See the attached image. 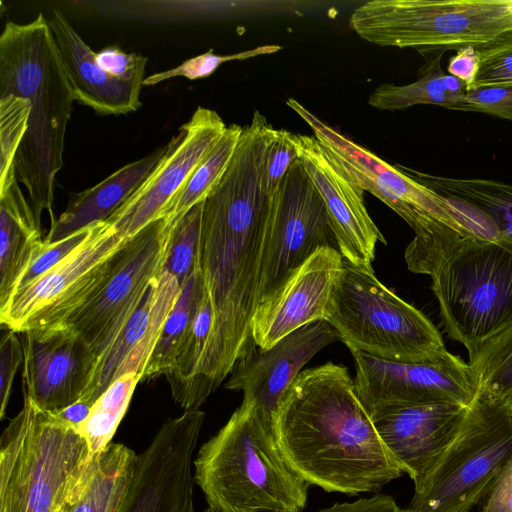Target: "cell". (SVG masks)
<instances>
[{"label": "cell", "instance_id": "6da1fadb", "mask_svg": "<svg viewBox=\"0 0 512 512\" xmlns=\"http://www.w3.org/2000/svg\"><path fill=\"white\" fill-rule=\"evenodd\" d=\"M271 130L264 116H253L204 200L197 265L212 325L184 410L199 409L253 342L251 320L260 304L273 214L274 197L263 182Z\"/></svg>", "mask_w": 512, "mask_h": 512}, {"label": "cell", "instance_id": "7a4b0ae2", "mask_svg": "<svg viewBox=\"0 0 512 512\" xmlns=\"http://www.w3.org/2000/svg\"><path fill=\"white\" fill-rule=\"evenodd\" d=\"M272 429L288 466L327 492H377L404 474L342 365L300 372L279 401Z\"/></svg>", "mask_w": 512, "mask_h": 512}, {"label": "cell", "instance_id": "3957f363", "mask_svg": "<svg viewBox=\"0 0 512 512\" xmlns=\"http://www.w3.org/2000/svg\"><path fill=\"white\" fill-rule=\"evenodd\" d=\"M30 101L27 131L14 160L38 221L52 213L55 177L63 166L67 123L74 101L50 26L42 13L31 22H6L0 36V97Z\"/></svg>", "mask_w": 512, "mask_h": 512}, {"label": "cell", "instance_id": "277c9868", "mask_svg": "<svg viewBox=\"0 0 512 512\" xmlns=\"http://www.w3.org/2000/svg\"><path fill=\"white\" fill-rule=\"evenodd\" d=\"M286 104L311 127L314 137L356 185L413 229L415 236L404 255L411 272L429 275L466 239L497 240L491 225L470 205L419 183L323 123L295 99L289 98Z\"/></svg>", "mask_w": 512, "mask_h": 512}, {"label": "cell", "instance_id": "5b68a950", "mask_svg": "<svg viewBox=\"0 0 512 512\" xmlns=\"http://www.w3.org/2000/svg\"><path fill=\"white\" fill-rule=\"evenodd\" d=\"M194 481L219 512H302L309 484L284 460L272 425L250 401L198 450Z\"/></svg>", "mask_w": 512, "mask_h": 512}, {"label": "cell", "instance_id": "8992f818", "mask_svg": "<svg viewBox=\"0 0 512 512\" xmlns=\"http://www.w3.org/2000/svg\"><path fill=\"white\" fill-rule=\"evenodd\" d=\"M94 462L75 428L24 398L0 438V512H69Z\"/></svg>", "mask_w": 512, "mask_h": 512}, {"label": "cell", "instance_id": "52a82bcc", "mask_svg": "<svg viewBox=\"0 0 512 512\" xmlns=\"http://www.w3.org/2000/svg\"><path fill=\"white\" fill-rule=\"evenodd\" d=\"M350 351L398 362H416L444 351L436 326L382 284L373 269L343 258L325 318Z\"/></svg>", "mask_w": 512, "mask_h": 512}, {"label": "cell", "instance_id": "ba28073f", "mask_svg": "<svg viewBox=\"0 0 512 512\" xmlns=\"http://www.w3.org/2000/svg\"><path fill=\"white\" fill-rule=\"evenodd\" d=\"M447 336L473 352L512 325V242L470 238L430 275Z\"/></svg>", "mask_w": 512, "mask_h": 512}, {"label": "cell", "instance_id": "9c48e42d", "mask_svg": "<svg viewBox=\"0 0 512 512\" xmlns=\"http://www.w3.org/2000/svg\"><path fill=\"white\" fill-rule=\"evenodd\" d=\"M349 24L382 47L458 50L512 29V0H372L351 13Z\"/></svg>", "mask_w": 512, "mask_h": 512}, {"label": "cell", "instance_id": "30bf717a", "mask_svg": "<svg viewBox=\"0 0 512 512\" xmlns=\"http://www.w3.org/2000/svg\"><path fill=\"white\" fill-rule=\"evenodd\" d=\"M512 459V408L482 394L455 439L418 486L407 512H470L490 493Z\"/></svg>", "mask_w": 512, "mask_h": 512}, {"label": "cell", "instance_id": "8fae6325", "mask_svg": "<svg viewBox=\"0 0 512 512\" xmlns=\"http://www.w3.org/2000/svg\"><path fill=\"white\" fill-rule=\"evenodd\" d=\"M125 239L105 221L69 256L0 309V323L17 333L60 325L89 302L110 277Z\"/></svg>", "mask_w": 512, "mask_h": 512}, {"label": "cell", "instance_id": "7c38bea8", "mask_svg": "<svg viewBox=\"0 0 512 512\" xmlns=\"http://www.w3.org/2000/svg\"><path fill=\"white\" fill-rule=\"evenodd\" d=\"M173 225L159 218L126 239L99 292L60 325L78 335L96 360L116 339L162 271Z\"/></svg>", "mask_w": 512, "mask_h": 512}, {"label": "cell", "instance_id": "4fadbf2b", "mask_svg": "<svg viewBox=\"0 0 512 512\" xmlns=\"http://www.w3.org/2000/svg\"><path fill=\"white\" fill-rule=\"evenodd\" d=\"M356 393L367 412L376 408L452 402L470 406L478 382L468 363L447 349L425 360L398 362L351 351Z\"/></svg>", "mask_w": 512, "mask_h": 512}, {"label": "cell", "instance_id": "5bb4252c", "mask_svg": "<svg viewBox=\"0 0 512 512\" xmlns=\"http://www.w3.org/2000/svg\"><path fill=\"white\" fill-rule=\"evenodd\" d=\"M205 414L185 410L167 419L136 456L122 512H196L194 452Z\"/></svg>", "mask_w": 512, "mask_h": 512}, {"label": "cell", "instance_id": "9a60e30c", "mask_svg": "<svg viewBox=\"0 0 512 512\" xmlns=\"http://www.w3.org/2000/svg\"><path fill=\"white\" fill-rule=\"evenodd\" d=\"M328 246L338 249L326 206L297 159L274 195L260 303L319 248Z\"/></svg>", "mask_w": 512, "mask_h": 512}, {"label": "cell", "instance_id": "2e32d148", "mask_svg": "<svg viewBox=\"0 0 512 512\" xmlns=\"http://www.w3.org/2000/svg\"><path fill=\"white\" fill-rule=\"evenodd\" d=\"M226 128L216 111L197 107L189 121L166 145L164 155L149 177L105 222L126 240L162 218L168 204L214 148Z\"/></svg>", "mask_w": 512, "mask_h": 512}, {"label": "cell", "instance_id": "e0dca14e", "mask_svg": "<svg viewBox=\"0 0 512 512\" xmlns=\"http://www.w3.org/2000/svg\"><path fill=\"white\" fill-rule=\"evenodd\" d=\"M468 408L452 402H431L386 406L368 413L382 442L416 487L457 436Z\"/></svg>", "mask_w": 512, "mask_h": 512}, {"label": "cell", "instance_id": "ac0fdd59", "mask_svg": "<svg viewBox=\"0 0 512 512\" xmlns=\"http://www.w3.org/2000/svg\"><path fill=\"white\" fill-rule=\"evenodd\" d=\"M23 346L24 398L55 412L80 399L96 358L86 343L66 328L18 333Z\"/></svg>", "mask_w": 512, "mask_h": 512}, {"label": "cell", "instance_id": "d6986e66", "mask_svg": "<svg viewBox=\"0 0 512 512\" xmlns=\"http://www.w3.org/2000/svg\"><path fill=\"white\" fill-rule=\"evenodd\" d=\"M293 138L298 160L326 206L339 252L349 262L373 269L375 246L386 240L367 212L364 191L314 136L293 134Z\"/></svg>", "mask_w": 512, "mask_h": 512}, {"label": "cell", "instance_id": "ffe728a7", "mask_svg": "<svg viewBox=\"0 0 512 512\" xmlns=\"http://www.w3.org/2000/svg\"><path fill=\"white\" fill-rule=\"evenodd\" d=\"M343 256L335 247L319 248L282 286L257 307L251 320L255 345L268 349L290 333L327 315Z\"/></svg>", "mask_w": 512, "mask_h": 512}, {"label": "cell", "instance_id": "44dd1931", "mask_svg": "<svg viewBox=\"0 0 512 512\" xmlns=\"http://www.w3.org/2000/svg\"><path fill=\"white\" fill-rule=\"evenodd\" d=\"M340 340L327 321L306 325L282 338L268 349L250 344L236 362L225 387L242 391L243 400L252 402L272 425L273 414L301 368L321 349Z\"/></svg>", "mask_w": 512, "mask_h": 512}, {"label": "cell", "instance_id": "7402d4cb", "mask_svg": "<svg viewBox=\"0 0 512 512\" xmlns=\"http://www.w3.org/2000/svg\"><path fill=\"white\" fill-rule=\"evenodd\" d=\"M180 289L177 279L162 270L116 339L97 358L79 400L93 405L124 374L137 373L141 378Z\"/></svg>", "mask_w": 512, "mask_h": 512}, {"label": "cell", "instance_id": "603a6c76", "mask_svg": "<svg viewBox=\"0 0 512 512\" xmlns=\"http://www.w3.org/2000/svg\"><path fill=\"white\" fill-rule=\"evenodd\" d=\"M74 100L102 115H121L141 107L139 83L121 81L96 62V53L64 15L54 10L49 20Z\"/></svg>", "mask_w": 512, "mask_h": 512}, {"label": "cell", "instance_id": "cb8c5ba5", "mask_svg": "<svg viewBox=\"0 0 512 512\" xmlns=\"http://www.w3.org/2000/svg\"><path fill=\"white\" fill-rule=\"evenodd\" d=\"M167 146L119 168L95 186L71 193L66 210L56 219L51 213V227L45 244L58 242L82 229L106 221L149 177Z\"/></svg>", "mask_w": 512, "mask_h": 512}, {"label": "cell", "instance_id": "d4e9b609", "mask_svg": "<svg viewBox=\"0 0 512 512\" xmlns=\"http://www.w3.org/2000/svg\"><path fill=\"white\" fill-rule=\"evenodd\" d=\"M40 221L12 171L0 184V309L44 245Z\"/></svg>", "mask_w": 512, "mask_h": 512}, {"label": "cell", "instance_id": "484cf974", "mask_svg": "<svg viewBox=\"0 0 512 512\" xmlns=\"http://www.w3.org/2000/svg\"><path fill=\"white\" fill-rule=\"evenodd\" d=\"M397 167L434 192L473 206L491 221L499 238L512 242V184L482 178L436 176L398 164Z\"/></svg>", "mask_w": 512, "mask_h": 512}, {"label": "cell", "instance_id": "4316f807", "mask_svg": "<svg viewBox=\"0 0 512 512\" xmlns=\"http://www.w3.org/2000/svg\"><path fill=\"white\" fill-rule=\"evenodd\" d=\"M443 53H438L421 68L415 82L401 86L387 83L377 87L369 96V105L390 112L419 104L453 110L466 94L467 86L442 70L440 62Z\"/></svg>", "mask_w": 512, "mask_h": 512}, {"label": "cell", "instance_id": "83f0119b", "mask_svg": "<svg viewBox=\"0 0 512 512\" xmlns=\"http://www.w3.org/2000/svg\"><path fill=\"white\" fill-rule=\"evenodd\" d=\"M137 454L111 442L95 455L93 474L82 498L70 512H120L133 475Z\"/></svg>", "mask_w": 512, "mask_h": 512}, {"label": "cell", "instance_id": "f1b7e54d", "mask_svg": "<svg viewBox=\"0 0 512 512\" xmlns=\"http://www.w3.org/2000/svg\"><path fill=\"white\" fill-rule=\"evenodd\" d=\"M203 294V282L197 267L181 286L178 298L144 367L141 381L166 376L172 370L192 328Z\"/></svg>", "mask_w": 512, "mask_h": 512}, {"label": "cell", "instance_id": "f546056e", "mask_svg": "<svg viewBox=\"0 0 512 512\" xmlns=\"http://www.w3.org/2000/svg\"><path fill=\"white\" fill-rule=\"evenodd\" d=\"M243 127L227 126L223 135L193 171L164 210L162 217L174 225L188 210L204 201L222 179L235 153Z\"/></svg>", "mask_w": 512, "mask_h": 512}, {"label": "cell", "instance_id": "4dcf8cb0", "mask_svg": "<svg viewBox=\"0 0 512 512\" xmlns=\"http://www.w3.org/2000/svg\"><path fill=\"white\" fill-rule=\"evenodd\" d=\"M468 364L476 376L478 393L512 408V325L468 353Z\"/></svg>", "mask_w": 512, "mask_h": 512}, {"label": "cell", "instance_id": "1f68e13d", "mask_svg": "<svg viewBox=\"0 0 512 512\" xmlns=\"http://www.w3.org/2000/svg\"><path fill=\"white\" fill-rule=\"evenodd\" d=\"M140 380L137 373L124 374L94 402L88 418L77 430L86 440L92 456L111 443Z\"/></svg>", "mask_w": 512, "mask_h": 512}, {"label": "cell", "instance_id": "d6a6232c", "mask_svg": "<svg viewBox=\"0 0 512 512\" xmlns=\"http://www.w3.org/2000/svg\"><path fill=\"white\" fill-rule=\"evenodd\" d=\"M212 308L205 294L172 370L166 375L174 401L183 408L211 330Z\"/></svg>", "mask_w": 512, "mask_h": 512}, {"label": "cell", "instance_id": "836d02e7", "mask_svg": "<svg viewBox=\"0 0 512 512\" xmlns=\"http://www.w3.org/2000/svg\"><path fill=\"white\" fill-rule=\"evenodd\" d=\"M204 201L188 210L173 225L162 270L182 286L197 269Z\"/></svg>", "mask_w": 512, "mask_h": 512}, {"label": "cell", "instance_id": "e575fe53", "mask_svg": "<svg viewBox=\"0 0 512 512\" xmlns=\"http://www.w3.org/2000/svg\"><path fill=\"white\" fill-rule=\"evenodd\" d=\"M30 109L26 98L0 97V184L14 171L15 156L27 131Z\"/></svg>", "mask_w": 512, "mask_h": 512}, {"label": "cell", "instance_id": "d590c367", "mask_svg": "<svg viewBox=\"0 0 512 512\" xmlns=\"http://www.w3.org/2000/svg\"><path fill=\"white\" fill-rule=\"evenodd\" d=\"M476 48L480 64L471 89L487 86L512 87V29Z\"/></svg>", "mask_w": 512, "mask_h": 512}, {"label": "cell", "instance_id": "8d00e7d4", "mask_svg": "<svg viewBox=\"0 0 512 512\" xmlns=\"http://www.w3.org/2000/svg\"><path fill=\"white\" fill-rule=\"evenodd\" d=\"M281 49L279 45H264L231 55H216L212 50L187 59L179 66L146 77L143 86H152L164 80L183 76L189 80H197L210 76L223 63L232 60H244L259 55L272 54Z\"/></svg>", "mask_w": 512, "mask_h": 512}, {"label": "cell", "instance_id": "74e56055", "mask_svg": "<svg viewBox=\"0 0 512 512\" xmlns=\"http://www.w3.org/2000/svg\"><path fill=\"white\" fill-rule=\"evenodd\" d=\"M297 159L293 133L273 128L263 159V182L270 197H274L288 169Z\"/></svg>", "mask_w": 512, "mask_h": 512}, {"label": "cell", "instance_id": "f35d334b", "mask_svg": "<svg viewBox=\"0 0 512 512\" xmlns=\"http://www.w3.org/2000/svg\"><path fill=\"white\" fill-rule=\"evenodd\" d=\"M95 225V224H94ZM82 229L58 242L43 245L20 277L15 292L32 284L77 249L91 234L93 226ZM14 292V293H15ZM12 297V296H11Z\"/></svg>", "mask_w": 512, "mask_h": 512}, {"label": "cell", "instance_id": "ab89813d", "mask_svg": "<svg viewBox=\"0 0 512 512\" xmlns=\"http://www.w3.org/2000/svg\"><path fill=\"white\" fill-rule=\"evenodd\" d=\"M453 110L478 112L512 121V87L487 86L471 89Z\"/></svg>", "mask_w": 512, "mask_h": 512}, {"label": "cell", "instance_id": "60d3db41", "mask_svg": "<svg viewBox=\"0 0 512 512\" xmlns=\"http://www.w3.org/2000/svg\"><path fill=\"white\" fill-rule=\"evenodd\" d=\"M96 62L111 76L129 83L143 85L147 57L126 53L116 46L103 48L96 53Z\"/></svg>", "mask_w": 512, "mask_h": 512}, {"label": "cell", "instance_id": "b9f144b4", "mask_svg": "<svg viewBox=\"0 0 512 512\" xmlns=\"http://www.w3.org/2000/svg\"><path fill=\"white\" fill-rule=\"evenodd\" d=\"M23 346L18 333L7 329L0 343V419L5 417L13 380L23 362Z\"/></svg>", "mask_w": 512, "mask_h": 512}, {"label": "cell", "instance_id": "7bdbcfd3", "mask_svg": "<svg viewBox=\"0 0 512 512\" xmlns=\"http://www.w3.org/2000/svg\"><path fill=\"white\" fill-rule=\"evenodd\" d=\"M480 57L475 46L467 45L459 48L456 54L449 59L447 72L464 82L467 92L471 89L477 76Z\"/></svg>", "mask_w": 512, "mask_h": 512}, {"label": "cell", "instance_id": "ee69618b", "mask_svg": "<svg viewBox=\"0 0 512 512\" xmlns=\"http://www.w3.org/2000/svg\"><path fill=\"white\" fill-rule=\"evenodd\" d=\"M482 504V512H512V459Z\"/></svg>", "mask_w": 512, "mask_h": 512}, {"label": "cell", "instance_id": "f6af8a7d", "mask_svg": "<svg viewBox=\"0 0 512 512\" xmlns=\"http://www.w3.org/2000/svg\"><path fill=\"white\" fill-rule=\"evenodd\" d=\"M319 512H407L389 495L360 498L354 502L335 503Z\"/></svg>", "mask_w": 512, "mask_h": 512}, {"label": "cell", "instance_id": "bcb514c9", "mask_svg": "<svg viewBox=\"0 0 512 512\" xmlns=\"http://www.w3.org/2000/svg\"><path fill=\"white\" fill-rule=\"evenodd\" d=\"M93 405L88 402L77 400L73 404L55 411L54 413L64 422L78 430L88 418Z\"/></svg>", "mask_w": 512, "mask_h": 512}, {"label": "cell", "instance_id": "7dc6e473", "mask_svg": "<svg viewBox=\"0 0 512 512\" xmlns=\"http://www.w3.org/2000/svg\"><path fill=\"white\" fill-rule=\"evenodd\" d=\"M204 512H219V511H217V510H215V509H213V508H211V507H209V506H208V507L204 510Z\"/></svg>", "mask_w": 512, "mask_h": 512}, {"label": "cell", "instance_id": "c3c4849f", "mask_svg": "<svg viewBox=\"0 0 512 512\" xmlns=\"http://www.w3.org/2000/svg\"><path fill=\"white\" fill-rule=\"evenodd\" d=\"M122 508H123V507H122ZM120 512H122V509H121V511H120Z\"/></svg>", "mask_w": 512, "mask_h": 512}, {"label": "cell", "instance_id": "681fc988", "mask_svg": "<svg viewBox=\"0 0 512 512\" xmlns=\"http://www.w3.org/2000/svg\"><path fill=\"white\" fill-rule=\"evenodd\" d=\"M70 512V511H69Z\"/></svg>", "mask_w": 512, "mask_h": 512}]
</instances>
